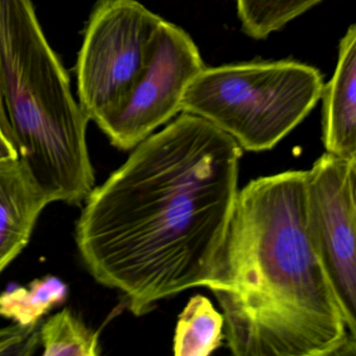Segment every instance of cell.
Returning a JSON list of instances; mask_svg holds the SVG:
<instances>
[{"mask_svg": "<svg viewBox=\"0 0 356 356\" xmlns=\"http://www.w3.org/2000/svg\"><path fill=\"white\" fill-rule=\"evenodd\" d=\"M134 149L87 197L76 239L95 280L143 316L170 296L213 284L243 149L186 112Z\"/></svg>", "mask_w": 356, "mask_h": 356, "instance_id": "obj_1", "label": "cell"}, {"mask_svg": "<svg viewBox=\"0 0 356 356\" xmlns=\"http://www.w3.org/2000/svg\"><path fill=\"white\" fill-rule=\"evenodd\" d=\"M323 143L326 153L356 159V26L341 38L332 79L323 88Z\"/></svg>", "mask_w": 356, "mask_h": 356, "instance_id": "obj_9", "label": "cell"}, {"mask_svg": "<svg viewBox=\"0 0 356 356\" xmlns=\"http://www.w3.org/2000/svg\"><path fill=\"white\" fill-rule=\"evenodd\" d=\"M40 325L0 328V355L30 356L40 345Z\"/></svg>", "mask_w": 356, "mask_h": 356, "instance_id": "obj_14", "label": "cell"}, {"mask_svg": "<svg viewBox=\"0 0 356 356\" xmlns=\"http://www.w3.org/2000/svg\"><path fill=\"white\" fill-rule=\"evenodd\" d=\"M305 170L251 181L237 195L213 284L236 356L354 355L306 229Z\"/></svg>", "mask_w": 356, "mask_h": 356, "instance_id": "obj_2", "label": "cell"}, {"mask_svg": "<svg viewBox=\"0 0 356 356\" xmlns=\"http://www.w3.org/2000/svg\"><path fill=\"white\" fill-rule=\"evenodd\" d=\"M356 159L329 153L305 172L306 229L356 337Z\"/></svg>", "mask_w": 356, "mask_h": 356, "instance_id": "obj_6", "label": "cell"}, {"mask_svg": "<svg viewBox=\"0 0 356 356\" xmlns=\"http://www.w3.org/2000/svg\"><path fill=\"white\" fill-rule=\"evenodd\" d=\"M43 355L97 356L101 354L99 334L65 308L41 325Z\"/></svg>", "mask_w": 356, "mask_h": 356, "instance_id": "obj_12", "label": "cell"}, {"mask_svg": "<svg viewBox=\"0 0 356 356\" xmlns=\"http://www.w3.org/2000/svg\"><path fill=\"white\" fill-rule=\"evenodd\" d=\"M0 89L18 156L39 186L51 202L86 201L95 181L89 120L32 0H0Z\"/></svg>", "mask_w": 356, "mask_h": 356, "instance_id": "obj_3", "label": "cell"}, {"mask_svg": "<svg viewBox=\"0 0 356 356\" xmlns=\"http://www.w3.org/2000/svg\"><path fill=\"white\" fill-rule=\"evenodd\" d=\"M9 159H19L17 147L0 124V160Z\"/></svg>", "mask_w": 356, "mask_h": 356, "instance_id": "obj_15", "label": "cell"}, {"mask_svg": "<svg viewBox=\"0 0 356 356\" xmlns=\"http://www.w3.org/2000/svg\"><path fill=\"white\" fill-rule=\"evenodd\" d=\"M68 287L57 277L47 276L0 293V316L22 326L38 324L44 314L67 299Z\"/></svg>", "mask_w": 356, "mask_h": 356, "instance_id": "obj_11", "label": "cell"}, {"mask_svg": "<svg viewBox=\"0 0 356 356\" xmlns=\"http://www.w3.org/2000/svg\"><path fill=\"white\" fill-rule=\"evenodd\" d=\"M323 76L291 60L204 68L185 89L181 111L205 118L241 149H272L322 99Z\"/></svg>", "mask_w": 356, "mask_h": 356, "instance_id": "obj_4", "label": "cell"}, {"mask_svg": "<svg viewBox=\"0 0 356 356\" xmlns=\"http://www.w3.org/2000/svg\"><path fill=\"white\" fill-rule=\"evenodd\" d=\"M0 124H1L3 130H5L6 134L10 137V139H11V140L13 141L16 145L13 132H12L11 124H10L9 116H8L5 104H3V95H1V89H0Z\"/></svg>", "mask_w": 356, "mask_h": 356, "instance_id": "obj_16", "label": "cell"}, {"mask_svg": "<svg viewBox=\"0 0 356 356\" xmlns=\"http://www.w3.org/2000/svg\"><path fill=\"white\" fill-rule=\"evenodd\" d=\"M162 20L136 0H97L76 64L79 104L89 120L122 107L149 64Z\"/></svg>", "mask_w": 356, "mask_h": 356, "instance_id": "obj_5", "label": "cell"}, {"mask_svg": "<svg viewBox=\"0 0 356 356\" xmlns=\"http://www.w3.org/2000/svg\"><path fill=\"white\" fill-rule=\"evenodd\" d=\"M324 0H236L241 30L264 40Z\"/></svg>", "mask_w": 356, "mask_h": 356, "instance_id": "obj_13", "label": "cell"}, {"mask_svg": "<svg viewBox=\"0 0 356 356\" xmlns=\"http://www.w3.org/2000/svg\"><path fill=\"white\" fill-rule=\"evenodd\" d=\"M205 68L191 37L162 20L149 64L122 107L97 122L114 147L134 149L181 112L185 89Z\"/></svg>", "mask_w": 356, "mask_h": 356, "instance_id": "obj_7", "label": "cell"}, {"mask_svg": "<svg viewBox=\"0 0 356 356\" xmlns=\"http://www.w3.org/2000/svg\"><path fill=\"white\" fill-rule=\"evenodd\" d=\"M224 316L208 298L193 296L179 316L174 339L177 356H208L222 346Z\"/></svg>", "mask_w": 356, "mask_h": 356, "instance_id": "obj_10", "label": "cell"}, {"mask_svg": "<svg viewBox=\"0 0 356 356\" xmlns=\"http://www.w3.org/2000/svg\"><path fill=\"white\" fill-rule=\"evenodd\" d=\"M51 203L20 159L0 160V273L24 251Z\"/></svg>", "mask_w": 356, "mask_h": 356, "instance_id": "obj_8", "label": "cell"}]
</instances>
